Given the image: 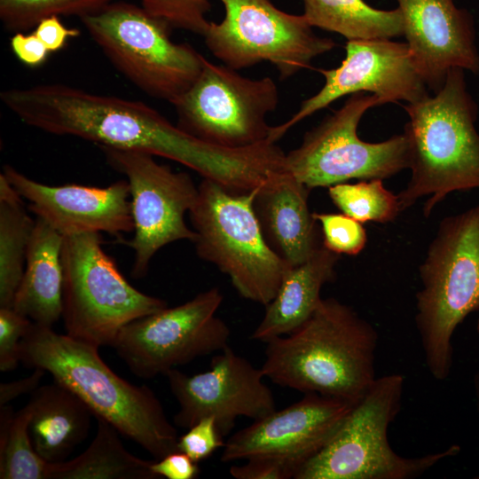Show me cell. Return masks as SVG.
<instances>
[{
	"label": "cell",
	"mask_w": 479,
	"mask_h": 479,
	"mask_svg": "<svg viewBox=\"0 0 479 479\" xmlns=\"http://www.w3.org/2000/svg\"><path fill=\"white\" fill-rule=\"evenodd\" d=\"M4 105L23 123L123 150L161 156L233 192L256 182L261 155L255 146L226 148L202 141L141 101L91 93L60 83L8 89Z\"/></svg>",
	"instance_id": "obj_1"
},
{
	"label": "cell",
	"mask_w": 479,
	"mask_h": 479,
	"mask_svg": "<svg viewBox=\"0 0 479 479\" xmlns=\"http://www.w3.org/2000/svg\"><path fill=\"white\" fill-rule=\"evenodd\" d=\"M20 362L48 372L90 409L155 459L178 451L177 431L147 386L133 385L100 357L98 347L32 322L20 347Z\"/></svg>",
	"instance_id": "obj_2"
},
{
	"label": "cell",
	"mask_w": 479,
	"mask_h": 479,
	"mask_svg": "<svg viewBox=\"0 0 479 479\" xmlns=\"http://www.w3.org/2000/svg\"><path fill=\"white\" fill-rule=\"evenodd\" d=\"M379 335L349 305L330 297L292 333L269 341L261 367L274 383L357 403L376 380Z\"/></svg>",
	"instance_id": "obj_3"
},
{
	"label": "cell",
	"mask_w": 479,
	"mask_h": 479,
	"mask_svg": "<svg viewBox=\"0 0 479 479\" xmlns=\"http://www.w3.org/2000/svg\"><path fill=\"white\" fill-rule=\"evenodd\" d=\"M403 107L411 177L397 194L399 207L403 212L428 197L422 212L428 217L450 193L479 189L478 106L465 70L452 68L436 93Z\"/></svg>",
	"instance_id": "obj_4"
},
{
	"label": "cell",
	"mask_w": 479,
	"mask_h": 479,
	"mask_svg": "<svg viewBox=\"0 0 479 479\" xmlns=\"http://www.w3.org/2000/svg\"><path fill=\"white\" fill-rule=\"evenodd\" d=\"M419 273L415 326L430 375L444 381L453 364L452 336L479 310V205L440 222Z\"/></svg>",
	"instance_id": "obj_5"
},
{
	"label": "cell",
	"mask_w": 479,
	"mask_h": 479,
	"mask_svg": "<svg viewBox=\"0 0 479 479\" xmlns=\"http://www.w3.org/2000/svg\"><path fill=\"white\" fill-rule=\"evenodd\" d=\"M402 374L377 377L327 444L295 474V479H413L460 452L457 444L420 457H404L390 446L388 430L400 412Z\"/></svg>",
	"instance_id": "obj_6"
},
{
	"label": "cell",
	"mask_w": 479,
	"mask_h": 479,
	"mask_svg": "<svg viewBox=\"0 0 479 479\" xmlns=\"http://www.w3.org/2000/svg\"><path fill=\"white\" fill-rule=\"evenodd\" d=\"M190 210L197 255L226 274L245 299L266 306L289 266L269 245L256 216L258 190L230 191L203 178Z\"/></svg>",
	"instance_id": "obj_7"
},
{
	"label": "cell",
	"mask_w": 479,
	"mask_h": 479,
	"mask_svg": "<svg viewBox=\"0 0 479 479\" xmlns=\"http://www.w3.org/2000/svg\"><path fill=\"white\" fill-rule=\"evenodd\" d=\"M81 20L114 67L151 97L172 104L201 71L205 57L172 42V27L143 6L109 3Z\"/></svg>",
	"instance_id": "obj_8"
},
{
	"label": "cell",
	"mask_w": 479,
	"mask_h": 479,
	"mask_svg": "<svg viewBox=\"0 0 479 479\" xmlns=\"http://www.w3.org/2000/svg\"><path fill=\"white\" fill-rule=\"evenodd\" d=\"M61 262L62 318L67 334L77 340L112 347L125 325L168 307L129 283L103 249L99 232L64 236Z\"/></svg>",
	"instance_id": "obj_9"
},
{
	"label": "cell",
	"mask_w": 479,
	"mask_h": 479,
	"mask_svg": "<svg viewBox=\"0 0 479 479\" xmlns=\"http://www.w3.org/2000/svg\"><path fill=\"white\" fill-rule=\"evenodd\" d=\"M381 105L367 92L349 95L341 108L305 133L297 148L286 153L290 174L311 190L350 179L383 180L409 169V145L404 132L378 143L357 136L365 112Z\"/></svg>",
	"instance_id": "obj_10"
},
{
	"label": "cell",
	"mask_w": 479,
	"mask_h": 479,
	"mask_svg": "<svg viewBox=\"0 0 479 479\" xmlns=\"http://www.w3.org/2000/svg\"><path fill=\"white\" fill-rule=\"evenodd\" d=\"M219 1L224 17L210 22L203 37L211 53L234 70L266 61L287 79L336 45L317 35L303 15L282 12L270 0Z\"/></svg>",
	"instance_id": "obj_11"
},
{
	"label": "cell",
	"mask_w": 479,
	"mask_h": 479,
	"mask_svg": "<svg viewBox=\"0 0 479 479\" xmlns=\"http://www.w3.org/2000/svg\"><path fill=\"white\" fill-rule=\"evenodd\" d=\"M278 102L271 77L249 79L204 58L197 79L172 105L185 132L215 145L245 148L269 140L266 116Z\"/></svg>",
	"instance_id": "obj_12"
},
{
	"label": "cell",
	"mask_w": 479,
	"mask_h": 479,
	"mask_svg": "<svg viewBox=\"0 0 479 479\" xmlns=\"http://www.w3.org/2000/svg\"><path fill=\"white\" fill-rule=\"evenodd\" d=\"M224 300L217 287L173 308H164L125 325L112 348L130 372L143 379L222 350L231 334L216 316Z\"/></svg>",
	"instance_id": "obj_13"
},
{
	"label": "cell",
	"mask_w": 479,
	"mask_h": 479,
	"mask_svg": "<svg viewBox=\"0 0 479 479\" xmlns=\"http://www.w3.org/2000/svg\"><path fill=\"white\" fill-rule=\"evenodd\" d=\"M99 147L108 164L129 183L134 236L125 243L135 254L131 275L140 279L164 246L195 240L196 232L188 227L185 216L194 206L199 190L187 173L174 172L150 153Z\"/></svg>",
	"instance_id": "obj_14"
},
{
	"label": "cell",
	"mask_w": 479,
	"mask_h": 479,
	"mask_svg": "<svg viewBox=\"0 0 479 479\" xmlns=\"http://www.w3.org/2000/svg\"><path fill=\"white\" fill-rule=\"evenodd\" d=\"M345 51L338 67L318 69L325 78L323 87L302 101L287 122L271 126L269 140L277 142L294 125L343 96L367 92L384 105L413 103L428 95L405 42L389 38L347 41Z\"/></svg>",
	"instance_id": "obj_15"
},
{
	"label": "cell",
	"mask_w": 479,
	"mask_h": 479,
	"mask_svg": "<svg viewBox=\"0 0 479 479\" xmlns=\"http://www.w3.org/2000/svg\"><path fill=\"white\" fill-rule=\"evenodd\" d=\"M164 375L179 405L174 423L183 428L212 416L224 437L238 417L256 420L276 410L263 370L229 346L212 357L209 370L204 373L188 375L173 368Z\"/></svg>",
	"instance_id": "obj_16"
},
{
	"label": "cell",
	"mask_w": 479,
	"mask_h": 479,
	"mask_svg": "<svg viewBox=\"0 0 479 479\" xmlns=\"http://www.w3.org/2000/svg\"><path fill=\"white\" fill-rule=\"evenodd\" d=\"M356 404L306 393L300 401L233 434L225 442L221 461L271 458L287 463L296 474L327 444Z\"/></svg>",
	"instance_id": "obj_17"
},
{
	"label": "cell",
	"mask_w": 479,
	"mask_h": 479,
	"mask_svg": "<svg viewBox=\"0 0 479 479\" xmlns=\"http://www.w3.org/2000/svg\"><path fill=\"white\" fill-rule=\"evenodd\" d=\"M29 209L63 236L106 232L115 237L134 232L127 180L106 187L76 184L48 185L5 165L2 172Z\"/></svg>",
	"instance_id": "obj_18"
},
{
	"label": "cell",
	"mask_w": 479,
	"mask_h": 479,
	"mask_svg": "<svg viewBox=\"0 0 479 479\" xmlns=\"http://www.w3.org/2000/svg\"><path fill=\"white\" fill-rule=\"evenodd\" d=\"M403 35L428 90L436 93L452 68L479 75V50L472 15L455 0H396Z\"/></svg>",
	"instance_id": "obj_19"
},
{
	"label": "cell",
	"mask_w": 479,
	"mask_h": 479,
	"mask_svg": "<svg viewBox=\"0 0 479 479\" xmlns=\"http://www.w3.org/2000/svg\"><path fill=\"white\" fill-rule=\"evenodd\" d=\"M310 191L289 174L259 188L254 201L267 242L291 267L307 261L323 245L308 206Z\"/></svg>",
	"instance_id": "obj_20"
},
{
	"label": "cell",
	"mask_w": 479,
	"mask_h": 479,
	"mask_svg": "<svg viewBox=\"0 0 479 479\" xmlns=\"http://www.w3.org/2000/svg\"><path fill=\"white\" fill-rule=\"evenodd\" d=\"M339 259L322 245L307 261L289 267L251 338L268 342L302 325L321 302L322 287L334 280Z\"/></svg>",
	"instance_id": "obj_21"
},
{
	"label": "cell",
	"mask_w": 479,
	"mask_h": 479,
	"mask_svg": "<svg viewBox=\"0 0 479 479\" xmlns=\"http://www.w3.org/2000/svg\"><path fill=\"white\" fill-rule=\"evenodd\" d=\"M63 238L45 221L36 217L12 308L39 325L52 326L62 317Z\"/></svg>",
	"instance_id": "obj_22"
},
{
	"label": "cell",
	"mask_w": 479,
	"mask_h": 479,
	"mask_svg": "<svg viewBox=\"0 0 479 479\" xmlns=\"http://www.w3.org/2000/svg\"><path fill=\"white\" fill-rule=\"evenodd\" d=\"M29 435L35 452L48 463H59L88 436L91 417L87 404L53 381L31 393Z\"/></svg>",
	"instance_id": "obj_23"
},
{
	"label": "cell",
	"mask_w": 479,
	"mask_h": 479,
	"mask_svg": "<svg viewBox=\"0 0 479 479\" xmlns=\"http://www.w3.org/2000/svg\"><path fill=\"white\" fill-rule=\"evenodd\" d=\"M97 422L89 447L71 460L49 463L46 479H160L151 468L152 461L125 449L113 425L99 418Z\"/></svg>",
	"instance_id": "obj_24"
},
{
	"label": "cell",
	"mask_w": 479,
	"mask_h": 479,
	"mask_svg": "<svg viewBox=\"0 0 479 479\" xmlns=\"http://www.w3.org/2000/svg\"><path fill=\"white\" fill-rule=\"evenodd\" d=\"M303 16L313 27L337 33L348 41L403 35L398 8L380 10L365 0H302Z\"/></svg>",
	"instance_id": "obj_25"
},
{
	"label": "cell",
	"mask_w": 479,
	"mask_h": 479,
	"mask_svg": "<svg viewBox=\"0 0 479 479\" xmlns=\"http://www.w3.org/2000/svg\"><path fill=\"white\" fill-rule=\"evenodd\" d=\"M35 224L22 198L0 200V307H12Z\"/></svg>",
	"instance_id": "obj_26"
},
{
	"label": "cell",
	"mask_w": 479,
	"mask_h": 479,
	"mask_svg": "<svg viewBox=\"0 0 479 479\" xmlns=\"http://www.w3.org/2000/svg\"><path fill=\"white\" fill-rule=\"evenodd\" d=\"M328 194L342 214L360 223L387 224L401 213L397 194L389 191L382 179L336 184L328 187Z\"/></svg>",
	"instance_id": "obj_27"
},
{
	"label": "cell",
	"mask_w": 479,
	"mask_h": 479,
	"mask_svg": "<svg viewBox=\"0 0 479 479\" xmlns=\"http://www.w3.org/2000/svg\"><path fill=\"white\" fill-rule=\"evenodd\" d=\"M31 414L28 403L15 413L8 438L0 446L1 479H46L49 463L35 452L29 435Z\"/></svg>",
	"instance_id": "obj_28"
},
{
	"label": "cell",
	"mask_w": 479,
	"mask_h": 479,
	"mask_svg": "<svg viewBox=\"0 0 479 479\" xmlns=\"http://www.w3.org/2000/svg\"><path fill=\"white\" fill-rule=\"evenodd\" d=\"M110 0H0V19L10 31L19 33L35 28L51 16H83L98 12Z\"/></svg>",
	"instance_id": "obj_29"
},
{
	"label": "cell",
	"mask_w": 479,
	"mask_h": 479,
	"mask_svg": "<svg viewBox=\"0 0 479 479\" xmlns=\"http://www.w3.org/2000/svg\"><path fill=\"white\" fill-rule=\"evenodd\" d=\"M321 226L323 245L338 255H357L365 247L367 234L362 223L344 215L313 213Z\"/></svg>",
	"instance_id": "obj_30"
},
{
	"label": "cell",
	"mask_w": 479,
	"mask_h": 479,
	"mask_svg": "<svg viewBox=\"0 0 479 479\" xmlns=\"http://www.w3.org/2000/svg\"><path fill=\"white\" fill-rule=\"evenodd\" d=\"M142 6L172 27L202 36L210 23L206 19L210 9L209 0H142Z\"/></svg>",
	"instance_id": "obj_31"
},
{
	"label": "cell",
	"mask_w": 479,
	"mask_h": 479,
	"mask_svg": "<svg viewBox=\"0 0 479 479\" xmlns=\"http://www.w3.org/2000/svg\"><path fill=\"white\" fill-rule=\"evenodd\" d=\"M32 321L12 307H0V371L14 370L20 359V342Z\"/></svg>",
	"instance_id": "obj_32"
},
{
	"label": "cell",
	"mask_w": 479,
	"mask_h": 479,
	"mask_svg": "<svg viewBox=\"0 0 479 479\" xmlns=\"http://www.w3.org/2000/svg\"><path fill=\"white\" fill-rule=\"evenodd\" d=\"M224 444V436L212 416L199 420L177 440L178 451L188 455L196 463L206 459Z\"/></svg>",
	"instance_id": "obj_33"
},
{
	"label": "cell",
	"mask_w": 479,
	"mask_h": 479,
	"mask_svg": "<svg viewBox=\"0 0 479 479\" xmlns=\"http://www.w3.org/2000/svg\"><path fill=\"white\" fill-rule=\"evenodd\" d=\"M241 466L230 467L231 475L236 479H288L294 478L295 470L287 463L271 458L247 459Z\"/></svg>",
	"instance_id": "obj_34"
},
{
	"label": "cell",
	"mask_w": 479,
	"mask_h": 479,
	"mask_svg": "<svg viewBox=\"0 0 479 479\" xmlns=\"http://www.w3.org/2000/svg\"><path fill=\"white\" fill-rule=\"evenodd\" d=\"M151 468L159 478L168 479H194L200 472L197 463L180 451L152 461Z\"/></svg>",
	"instance_id": "obj_35"
},
{
	"label": "cell",
	"mask_w": 479,
	"mask_h": 479,
	"mask_svg": "<svg viewBox=\"0 0 479 479\" xmlns=\"http://www.w3.org/2000/svg\"><path fill=\"white\" fill-rule=\"evenodd\" d=\"M10 44L17 59L31 67L44 63L51 53L34 32L30 34L15 33L11 38Z\"/></svg>",
	"instance_id": "obj_36"
},
{
	"label": "cell",
	"mask_w": 479,
	"mask_h": 479,
	"mask_svg": "<svg viewBox=\"0 0 479 479\" xmlns=\"http://www.w3.org/2000/svg\"><path fill=\"white\" fill-rule=\"evenodd\" d=\"M59 17L51 16L42 20L33 31L50 52L62 49L69 38L80 35L79 29L67 27Z\"/></svg>",
	"instance_id": "obj_37"
},
{
	"label": "cell",
	"mask_w": 479,
	"mask_h": 479,
	"mask_svg": "<svg viewBox=\"0 0 479 479\" xmlns=\"http://www.w3.org/2000/svg\"><path fill=\"white\" fill-rule=\"evenodd\" d=\"M45 373L43 369L35 368L27 377L11 382H2L0 384V406L7 404L23 394H31L39 387Z\"/></svg>",
	"instance_id": "obj_38"
},
{
	"label": "cell",
	"mask_w": 479,
	"mask_h": 479,
	"mask_svg": "<svg viewBox=\"0 0 479 479\" xmlns=\"http://www.w3.org/2000/svg\"><path fill=\"white\" fill-rule=\"evenodd\" d=\"M473 388L475 393V406L479 415V368L477 369L473 377Z\"/></svg>",
	"instance_id": "obj_39"
},
{
	"label": "cell",
	"mask_w": 479,
	"mask_h": 479,
	"mask_svg": "<svg viewBox=\"0 0 479 479\" xmlns=\"http://www.w3.org/2000/svg\"><path fill=\"white\" fill-rule=\"evenodd\" d=\"M476 333H477V334L479 336V318H478L477 323H476Z\"/></svg>",
	"instance_id": "obj_40"
},
{
	"label": "cell",
	"mask_w": 479,
	"mask_h": 479,
	"mask_svg": "<svg viewBox=\"0 0 479 479\" xmlns=\"http://www.w3.org/2000/svg\"><path fill=\"white\" fill-rule=\"evenodd\" d=\"M476 479H479V475L475 476Z\"/></svg>",
	"instance_id": "obj_41"
}]
</instances>
